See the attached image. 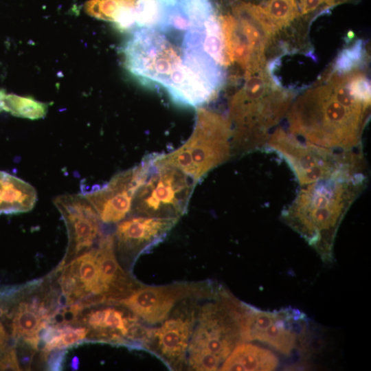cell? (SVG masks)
<instances>
[{"mask_svg": "<svg viewBox=\"0 0 371 371\" xmlns=\"http://www.w3.org/2000/svg\"><path fill=\"white\" fill-rule=\"evenodd\" d=\"M122 52L132 76L181 106L207 104L225 81L227 52L214 0H142Z\"/></svg>", "mask_w": 371, "mask_h": 371, "instance_id": "obj_1", "label": "cell"}, {"mask_svg": "<svg viewBox=\"0 0 371 371\" xmlns=\"http://www.w3.org/2000/svg\"><path fill=\"white\" fill-rule=\"evenodd\" d=\"M370 106L352 92L343 73L329 68L292 102L287 112L289 133L319 147L357 150Z\"/></svg>", "mask_w": 371, "mask_h": 371, "instance_id": "obj_2", "label": "cell"}, {"mask_svg": "<svg viewBox=\"0 0 371 371\" xmlns=\"http://www.w3.org/2000/svg\"><path fill=\"white\" fill-rule=\"evenodd\" d=\"M362 173L340 176L304 186L282 217L325 262L333 260L338 228L365 186Z\"/></svg>", "mask_w": 371, "mask_h": 371, "instance_id": "obj_3", "label": "cell"}, {"mask_svg": "<svg viewBox=\"0 0 371 371\" xmlns=\"http://www.w3.org/2000/svg\"><path fill=\"white\" fill-rule=\"evenodd\" d=\"M246 87L232 101L231 117L235 124L232 148L245 153L262 147L270 130L288 112L293 100L291 91L283 88L267 65L248 76Z\"/></svg>", "mask_w": 371, "mask_h": 371, "instance_id": "obj_4", "label": "cell"}, {"mask_svg": "<svg viewBox=\"0 0 371 371\" xmlns=\"http://www.w3.org/2000/svg\"><path fill=\"white\" fill-rule=\"evenodd\" d=\"M231 138L227 120L213 113L201 112L190 137L170 153L155 154V160L179 169L197 183L228 159Z\"/></svg>", "mask_w": 371, "mask_h": 371, "instance_id": "obj_5", "label": "cell"}, {"mask_svg": "<svg viewBox=\"0 0 371 371\" xmlns=\"http://www.w3.org/2000/svg\"><path fill=\"white\" fill-rule=\"evenodd\" d=\"M267 146L287 160L299 182L304 186L319 180L361 173V152L334 150L304 141L281 128L269 137Z\"/></svg>", "mask_w": 371, "mask_h": 371, "instance_id": "obj_6", "label": "cell"}, {"mask_svg": "<svg viewBox=\"0 0 371 371\" xmlns=\"http://www.w3.org/2000/svg\"><path fill=\"white\" fill-rule=\"evenodd\" d=\"M238 322L242 341H260L285 355L304 350L310 333L306 315L294 308L262 311L240 302Z\"/></svg>", "mask_w": 371, "mask_h": 371, "instance_id": "obj_7", "label": "cell"}, {"mask_svg": "<svg viewBox=\"0 0 371 371\" xmlns=\"http://www.w3.org/2000/svg\"><path fill=\"white\" fill-rule=\"evenodd\" d=\"M196 183L179 169L153 163L135 195L131 212L135 215L179 219L188 208Z\"/></svg>", "mask_w": 371, "mask_h": 371, "instance_id": "obj_8", "label": "cell"}, {"mask_svg": "<svg viewBox=\"0 0 371 371\" xmlns=\"http://www.w3.org/2000/svg\"><path fill=\"white\" fill-rule=\"evenodd\" d=\"M240 302L221 291L216 302L205 304L188 346V355H207L221 365L240 343Z\"/></svg>", "mask_w": 371, "mask_h": 371, "instance_id": "obj_9", "label": "cell"}, {"mask_svg": "<svg viewBox=\"0 0 371 371\" xmlns=\"http://www.w3.org/2000/svg\"><path fill=\"white\" fill-rule=\"evenodd\" d=\"M153 159V155H148L137 166L116 174L105 184L83 194L100 221L116 223L131 212L136 192L147 177Z\"/></svg>", "mask_w": 371, "mask_h": 371, "instance_id": "obj_10", "label": "cell"}, {"mask_svg": "<svg viewBox=\"0 0 371 371\" xmlns=\"http://www.w3.org/2000/svg\"><path fill=\"white\" fill-rule=\"evenodd\" d=\"M67 226L71 250L76 254L92 247L101 236L100 218L81 194H63L53 201Z\"/></svg>", "mask_w": 371, "mask_h": 371, "instance_id": "obj_11", "label": "cell"}, {"mask_svg": "<svg viewBox=\"0 0 371 371\" xmlns=\"http://www.w3.org/2000/svg\"><path fill=\"white\" fill-rule=\"evenodd\" d=\"M197 290L191 286H146L136 288L118 300L132 313L150 324L166 320L175 304Z\"/></svg>", "mask_w": 371, "mask_h": 371, "instance_id": "obj_12", "label": "cell"}, {"mask_svg": "<svg viewBox=\"0 0 371 371\" xmlns=\"http://www.w3.org/2000/svg\"><path fill=\"white\" fill-rule=\"evenodd\" d=\"M263 14L277 38L280 53L308 52V25L301 19L296 0H259Z\"/></svg>", "mask_w": 371, "mask_h": 371, "instance_id": "obj_13", "label": "cell"}, {"mask_svg": "<svg viewBox=\"0 0 371 371\" xmlns=\"http://www.w3.org/2000/svg\"><path fill=\"white\" fill-rule=\"evenodd\" d=\"M179 219L135 215L121 221L114 240L118 251L136 257L161 241Z\"/></svg>", "mask_w": 371, "mask_h": 371, "instance_id": "obj_14", "label": "cell"}, {"mask_svg": "<svg viewBox=\"0 0 371 371\" xmlns=\"http://www.w3.org/2000/svg\"><path fill=\"white\" fill-rule=\"evenodd\" d=\"M114 236L101 237L96 248V263L101 292L108 301H118L135 288L120 266L114 252Z\"/></svg>", "mask_w": 371, "mask_h": 371, "instance_id": "obj_15", "label": "cell"}, {"mask_svg": "<svg viewBox=\"0 0 371 371\" xmlns=\"http://www.w3.org/2000/svg\"><path fill=\"white\" fill-rule=\"evenodd\" d=\"M194 324V315L192 311L166 319L154 331L159 353L169 364L178 365L185 359Z\"/></svg>", "mask_w": 371, "mask_h": 371, "instance_id": "obj_16", "label": "cell"}, {"mask_svg": "<svg viewBox=\"0 0 371 371\" xmlns=\"http://www.w3.org/2000/svg\"><path fill=\"white\" fill-rule=\"evenodd\" d=\"M36 200V191L31 184L0 170V214L27 212Z\"/></svg>", "mask_w": 371, "mask_h": 371, "instance_id": "obj_17", "label": "cell"}, {"mask_svg": "<svg viewBox=\"0 0 371 371\" xmlns=\"http://www.w3.org/2000/svg\"><path fill=\"white\" fill-rule=\"evenodd\" d=\"M279 360L267 348L250 344L239 343L225 359L220 370L269 371L276 370Z\"/></svg>", "mask_w": 371, "mask_h": 371, "instance_id": "obj_18", "label": "cell"}, {"mask_svg": "<svg viewBox=\"0 0 371 371\" xmlns=\"http://www.w3.org/2000/svg\"><path fill=\"white\" fill-rule=\"evenodd\" d=\"M47 108V104L31 97L7 94L0 91V111H5L17 117L37 120L45 117Z\"/></svg>", "mask_w": 371, "mask_h": 371, "instance_id": "obj_19", "label": "cell"}, {"mask_svg": "<svg viewBox=\"0 0 371 371\" xmlns=\"http://www.w3.org/2000/svg\"><path fill=\"white\" fill-rule=\"evenodd\" d=\"M66 267L77 278L87 293H102L98 280L96 249L80 255Z\"/></svg>", "mask_w": 371, "mask_h": 371, "instance_id": "obj_20", "label": "cell"}, {"mask_svg": "<svg viewBox=\"0 0 371 371\" xmlns=\"http://www.w3.org/2000/svg\"><path fill=\"white\" fill-rule=\"evenodd\" d=\"M10 316H13L12 337L17 342L33 335L42 322V318L29 307L26 301L21 302Z\"/></svg>", "mask_w": 371, "mask_h": 371, "instance_id": "obj_21", "label": "cell"}, {"mask_svg": "<svg viewBox=\"0 0 371 371\" xmlns=\"http://www.w3.org/2000/svg\"><path fill=\"white\" fill-rule=\"evenodd\" d=\"M367 60L368 54L363 42L357 40L350 46L341 50L330 68L337 72L344 73L364 67Z\"/></svg>", "mask_w": 371, "mask_h": 371, "instance_id": "obj_22", "label": "cell"}, {"mask_svg": "<svg viewBox=\"0 0 371 371\" xmlns=\"http://www.w3.org/2000/svg\"><path fill=\"white\" fill-rule=\"evenodd\" d=\"M357 0H296L302 20L308 26L319 16L328 13L336 6Z\"/></svg>", "mask_w": 371, "mask_h": 371, "instance_id": "obj_23", "label": "cell"}, {"mask_svg": "<svg viewBox=\"0 0 371 371\" xmlns=\"http://www.w3.org/2000/svg\"><path fill=\"white\" fill-rule=\"evenodd\" d=\"M61 334L57 348H67L78 346L85 341L89 328L85 327L74 328L70 325L60 326Z\"/></svg>", "mask_w": 371, "mask_h": 371, "instance_id": "obj_24", "label": "cell"}, {"mask_svg": "<svg viewBox=\"0 0 371 371\" xmlns=\"http://www.w3.org/2000/svg\"><path fill=\"white\" fill-rule=\"evenodd\" d=\"M67 353V348H55L49 351L44 359L47 363V369L53 371L62 370Z\"/></svg>", "mask_w": 371, "mask_h": 371, "instance_id": "obj_25", "label": "cell"}, {"mask_svg": "<svg viewBox=\"0 0 371 371\" xmlns=\"http://www.w3.org/2000/svg\"><path fill=\"white\" fill-rule=\"evenodd\" d=\"M70 366L72 368V370H76L78 369V368H79V359H78V357L75 356V357H73V359H71V361Z\"/></svg>", "mask_w": 371, "mask_h": 371, "instance_id": "obj_26", "label": "cell"}]
</instances>
